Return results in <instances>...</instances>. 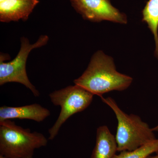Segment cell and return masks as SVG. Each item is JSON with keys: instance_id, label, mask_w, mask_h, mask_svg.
I'll use <instances>...</instances> for the list:
<instances>
[{"instance_id": "cell-4", "label": "cell", "mask_w": 158, "mask_h": 158, "mask_svg": "<svg viewBox=\"0 0 158 158\" xmlns=\"http://www.w3.org/2000/svg\"><path fill=\"white\" fill-rule=\"evenodd\" d=\"M94 94L79 85L69 86L50 94V98L53 104L59 106L61 111L53 126L48 131V139L53 140L60 128L69 117L82 112L90 106Z\"/></svg>"}, {"instance_id": "cell-7", "label": "cell", "mask_w": 158, "mask_h": 158, "mask_svg": "<svg viewBox=\"0 0 158 158\" xmlns=\"http://www.w3.org/2000/svg\"><path fill=\"white\" fill-rule=\"evenodd\" d=\"M39 3L38 0H5L0 2V21L27 20Z\"/></svg>"}, {"instance_id": "cell-11", "label": "cell", "mask_w": 158, "mask_h": 158, "mask_svg": "<svg viewBox=\"0 0 158 158\" xmlns=\"http://www.w3.org/2000/svg\"><path fill=\"white\" fill-rule=\"evenodd\" d=\"M154 153H158V139L134 150L121 152L114 158H146Z\"/></svg>"}, {"instance_id": "cell-6", "label": "cell", "mask_w": 158, "mask_h": 158, "mask_svg": "<svg viewBox=\"0 0 158 158\" xmlns=\"http://www.w3.org/2000/svg\"><path fill=\"white\" fill-rule=\"evenodd\" d=\"M70 2L77 12L90 21H109L127 23V15L114 7L110 0H70Z\"/></svg>"}, {"instance_id": "cell-1", "label": "cell", "mask_w": 158, "mask_h": 158, "mask_svg": "<svg viewBox=\"0 0 158 158\" xmlns=\"http://www.w3.org/2000/svg\"><path fill=\"white\" fill-rule=\"evenodd\" d=\"M73 82L101 97L110 91L126 90L132 83L133 78L118 72L113 58L99 51L94 55L84 73Z\"/></svg>"}, {"instance_id": "cell-12", "label": "cell", "mask_w": 158, "mask_h": 158, "mask_svg": "<svg viewBox=\"0 0 158 158\" xmlns=\"http://www.w3.org/2000/svg\"><path fill=\"white\" fill-rule=\"evenodd\" d=\"M146 158H158V153L157 154V155L154 156H149L148 157Z\"/></svg>"}, {"instance_id": "cell-10", "label": "cell", "mask_w": 158, "mask_h": 158, "mask_svg": "<svg viewBox=\"0 0 158 158\" xmlns=\"http://www.w3.org/2000/svg\"><path fill=\"white\" fill-rule=\"evenodd\" d=\"M142 21L147 23L154 36L155 56L158 59V0H149L142 12Z\"/></svg>"}, {"instance_id": "cell-13", "label": "cell", "mask_w": 158, "mask_h": 158, "mask_svg": "<svg viewBox=\"0 0 158 158\" xmlns=\"http://www.w3.org/2000/svg\"><path fill=\"white\" fill-rule=\"evenodd\" d=\"M152 129L154 132H158V125L155 127H154L153 128H152Z\"/></svg>"}, {"instance_id": "cell-14", "label": "cell", "mask_w": 158, "mask_h": 158, "mask_svg": "<svg viewBox=\"0 0 158 158\" xmlns=\"http://www.w3.org/2000/svg\"><path fill=\"white\" fill-rule=\"evenodd\" d=\"M0 158H6V157H5L3 156H2L0 155Z\"/></svg>"}, {"instance_id": "cell-2", "label": "cell", "mask_w": 158, "mask_h": 158, "mask_svg": "<svg viewBox=\"0 0 158 158\" xmlns=\"http://www.w3.org/2000/svg\"><path fill=\"white\" fill-rule=\"evenodd\" d=\"M101 98L113 110L117 118L115 138L118 152L138 149L156 139L152 128L140 116L125 113L112 98L102 96Z\"/></svg>"}, {"instance_id": "cell-9", "label": "cell", "mask_w": 158, "mask_h": 158, "mask_svg": "<svg viewBox=\"0 0 158 158\" xmlns=\"http://www.w3.org/2000/svg\"><path fill=\"white\" fill-rule=\"evenodd\" d=\"M118 152L116 138L106 126L97 130L96 143L90 158H114Z\"/></svg>"}, {"instance_id": "cell-8", "label": "cell", "mask_w": 158, "mask_h": 158, "mask_svg": "<svg viewBox=\"0 0 158 158\" xmlns=\"http://www.w3.org/2000/svg\"><path fill=\"white\" fill-rule=\"evenodd\" d=\"M50 115V111L48 109L37 103L19 107L4 106L0 108V122L18 118L41 122Z\"/></svg>"}, {"instance_id": "cell-5", "label": "cell", "mask_w": 158, "mask_h": 158, "mask_svg": "<svg viewBox=\"0 0 158 158\" xmlns=\"http://www.w3.org/2000/svg\"><path fill=\"white\" fill-rule=\"evenodd\" d=\"M49 37L43 35L37 41L31 44L27 38L23 37L21 39V47L15 58L8 62H4L3 55L0 58V85L2 86L10 82H16L24 85L31 90L34 96L40 95L39 91L31 83L27 75L26 64L27 59L31 51L41 47L48 43Z\"/></svg>"}, {"instance_id": "cell-3", "label": "cell", "mask_w": 158, "mask_h": 158, "mask_svg": "<svg viewBox=\"0 0 158 158\" xmlns=\"http://www.w3.org/2000/svg\"><path fill=\"white\" fill-rule=\"evenodd\" d=\"M48 142L41 133L32 132L10 119L0 122V155L6 158H33L35 150Z\"/></svg>"}, {"instance_id": "cell-15", "label": "cell", "mask_w": 158, "mask_h": 158, "mask_svg": "<svg viewBox=\"0 0 158 158\" xmlns=\"http://www.w3.org/2000/svg\"><path fill=\"white\" fill-rule=\"evenodd\" d=\"M4 1H5V0H0V2H2Z\"/></svg>"}]
</instances>
